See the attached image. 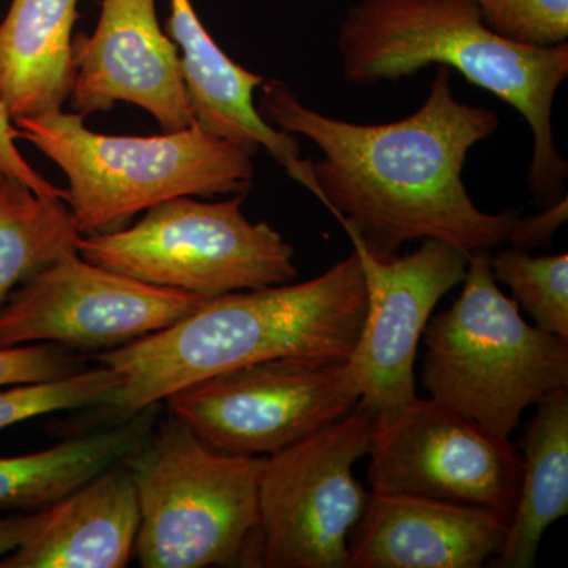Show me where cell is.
Listing matches in <instances>:
<instances>
[{"label": "cell", "instance_id": "ac0fdd59", "mask_svg": "<svg viewBox=\"0 0 568 568\" xmlns=\"http://www.w3.org/2000/svg\"><path fill=\"white\" fill-rule=\"evenodd\" d=\"M160 403L110 428L74 436L36 454L0 458V510H43L61 503L74 489L118 465L152 436Z\"/></svg>", "mask_w": 568, "mask_h": 568}, {"label": "cell", "instance_id": "7402d4cb", "mask_svg": "<svg viewBox=\"0 0 568 568\" xmlns=\"http://www.w3.org/2000/svg\"><path fill=\"white\" fill-rule=\"evenodd\" d=\"M121 373L100 366L47 383L18 384L0 390V429L59 410L108 407L121 388Z\"/></svg>", "mask_w": 568, "mask_h": 568}, {"label": "cell", "instance_id": "7c38bea8", "mask_svg": "<svg viewBox=\"0 0 568 568\" xmlns=\"http://www.w3.org/2000/svg\"><path fill=\"white\" fill-rule=\"evenodd\" d=\"M366 286L364 324L349 364L361 399L354 409L373 418L396 413L417 398V346L437 302L465 280L469 254L425 239L416 252L377 260L351 241Z\"/></svg>", "mask_w": 568, "mask_h": 568}, {"label": "cell", "instance_id": "603a6c76", "mask_svg": "<svg viewBox=\"0 0 568 568\" xmlns=\"http://www.w3.org/2000/svg\"><path fill=\"white\" fill-rule=\"evenodd\" d=\"M489 29L518 43L552 47L568 39V0H474Z\"/></svg>", "mask_w": 568, "mask_h": 568}, {"label": "cell", "instance_id": "4fadbf2b", "mask_svg": "<svg viewBox=\"0 0 568 568\" xmlns=\"http://www.w3.org/2000/svg\"><path fill=\"white\" fill-rule=\"evenodd\" d=\"M71 59V106L82 118L125 102L164 132L194 125L181 54L160 26L155 0H103L95 32L73 39Z\"/></svg>", "mask_w": 568, "mask_h": 568}, {"label": "cell", "instance_id": "5bb4252c", "mask_svg": "<svg viewBox=\"0 0 568 568\" xmlns=\"http://www.w3.org/2000/svg\"><path fill=\"white\" fill-rule=\"evenodd\" d=\"M507 530L474 508L372 491L347 541L349 568H480L503 551Z\"/></svg>", "mask_w": 568, "mask_h": 568}, {"label": "cell", "instance_id": "484cf974", "mask_svg": "<svg viewBox=\"0 0 568 568\" xmlns=\"http://www.w3.org/2000/svg\"><path fill=\"white\" fill-rule=\"evenodd\" d=\"M567 196L558 201V203L549 205L544 212L537 215L518 216L517 226L511 233L508 244L515 248L530 250L537 246L551 245L552 237L558 233L560 226L567 222Z\"/></svg>", "mask_w": 568, "mask_h": 568}, {"label": "cell", "instance_id": "d6986e66", "mask_svg": "<svg viewBox=\"0 0 568 568\" xmlns=\"http://www.w3.org/2000/svg\"><path fill=\"white\" fill-rule=\"evenodd\" d=\"M523 447V478L506 544L488 567H536L545 530L568 511V387L537 403Z\"/></svg>", "mask_w": 568, "mask_h": 568}, {"label": "cell", "instance_id": "d4e9b609", "mask_svg": "<svg viewBox=\"0 0 568 568\" xmlns=\"http://www.w3.org/2000/svg\"><path fill=\"white\" fill-rule=\"evenodd\" d=\"M18 132L9 111L0 102V171L31 186L33 192L44 197H58L63 201V190L52 185L26 162L17 148Z\"/></svg>", "mask_w": 568, "mask_h": 568}, {"label": "cell", "instance_id": "277c9868", "mask_svg": "<svg viewBox=\"0 0 568 568\" xmlns=\"http://www.w3.org/2000/svg\"><path fill=\"white\" fill-rule=\"evenodd\" d=\"M13 123L18 138L69 179L63 203L81 235L121 231L138 213L174 197L245 196L253 186L254 152L197 125L155 136H112L63 111Z\"/></svg>", "mask_w": 568, "mask_h": 568}, {"label": "cell", "instance_id": "ba28073f", "mask_svg": "<svg viewBox=\"0 0 568 568\" xmlns=\"http://www.w3.org/2000/svg\"><path fill=\"white\" fill-rule=\"evenodd\" d=\"M361 399L349 361L274 358L197 381L166 396L168 409L230 457L280 454L347 416Z\"/></svg>", "mask_w": 568, "mask_h": 568}, {"label": "cell", "instance_id": "44dd1931", "mask_svg": "<svg viewBox=\"0 0 568 568\" xmlns=\"http://www.w3.org/2000/svg\"><path fill=\"white\" fill-rule=\"evenodd\" d=\"M489 264L496 282L510 287L534 325L568 343V254L532 256L510 246L491 254Z\"/></svg>", "mask_w": 568, "mask_h": 568}, {"label": "cell", "instance_id": "8fae6325", "mask_svg": "<svg viewBox=\"0 0 568 568\" xmlns=\"http://www.w3.org/2000/svg\"><path fill=\"white\" fill-rule=\"evenodd\" d=\"M203 301L70 253L0 305V347L54 343L71 351H110L170 327Z\"/></svg>", "mask_w": 568, "mask_h": 568}, {"label": "cell", "instance_id": "3957f363", "mask_svg": "<svg viewBox=\"0 0 568 568\" xmlns=\"http://www.w3.org/2000/svg\"><path fill=\"white\" fill-rule=\"evenodd\" d=\"M351 84L413 77L429 65L467 81L515 108L532 132L528 185L540 203L566 197V160L556 148L552 106L568 77V43H518L489 29L474 0H362L336 37Z\"/></svg>", "mask_w": 568, "mask_h": 568}, {"label": "cell", "instance_id": "9a60e30c", "mask_svg": "<svg viewBox=\"0 0 568 568\" xmlns=\"http://www.w3.org/2000/svg\"><path fill=\"white\" fill-rule=\"evenodd\" d=\"M166 33L178 44L194 125L205 133L268 152L293 181L320 200L313 160L302 159L294 134L265 121L254 103L264 78L235 63L205 31L190 0H171Z\"/></svg>", "mask_w": 568, "mask_h": 568}, {"label": "cell", "instance_id": "9c48e42d", "mask_svg": "<svg viewBox=\"0 0 568 568\" xmlns=\"http://www.w3.org/2000/svg\"><path fill=\"white\" fill-rule=\"evenodd\" d=\"M373 417L353 409L280 454L260 477V566L349 568L347 541L369 493L354 477Z\"/></svg>", "mask_w": 568, "mask_h": 568}, {"label": "cell", "instance_id": "5b68a950", "mask_svg": "<svg viewBox=\"0 0 568 568\" xmlns=\"http://www.w3.org/2000/svg\"><path fill=\"white\" fill-rule=\"evenodd\" d=\"M489 256L469 257L462 295L429 317L422 381L432 399L510 440L529 406L568 387V343L526 323Z\"/></svg>", "mask_w": 568, "mask_h": 568}, {"label": "cell", "instance_id": "cb8c5ba5", "mask_svg": "<svg viewBox=\"0 0 568 568\" xmlns=\"http://www.w3.org/2000/svg\"><path fill=\"white\" fill-rule=\"evenodd\" d=\"M80 372L81 358L54 343L0 347V388L47 383Z\"/></svg>", "mask_w": 568, "mask_h": 568}, {"label": "cell", "instance_id": "4316f807", "mask_svg": "<svg viewBox=\"0 0 568 568\" xmlns=\"http://www.w3.org/2000/svg\"><path fill=\"white\" fill-rule=\"evenodd\" d=\"M47 517V508L32 514L0 518V559L13 552L22 541L32 536Z\"/></svg>", "mask_w": 568, "mask_h": 568}, {"label": "cell", "instance_id": "2e32d148", "mask_svg": "<svg viewBox=\"0 0 568 568\" xmlns=\"http://www.w3.org/2000/svg\"><path fill=\"white\" fill-rule=\"evenodd\" d=\"M140 529V503L125 459L47 508L32 536L0 568H123Z\"/></svg>", "mask_w": 568, "mask_h": 568}, {"label": "cell", "instance_id": "30bf717a", "mask_svg": "<svg viewBox=\"0 0 568 568\" xmlns=\"http://www.w3.org/2000/svg\"><path fill=\"white\" fill-rule=\"evenodd\" d=\"M368 455L373 493L443 500L507 526L514 518L523 478L518 448L435 399L417 396L373 418Z\"/></svg>", "mask_w": 568, "mask_h": 568}, {"label": "cell", "instance_id": "6da1fadb", "mask_svg": "<svg viewBox=\"0 0 568 568\" xmlns=\"http://www.w3.org/2000/svg\"><path fill=\"white\" fill-rule=\"evenodd\" d=\"M261 115L283 132L313 142L320 201L377 260L398 256L407 242H446L469 256L510 241L519 213L478 209L463 182L467 153L493 136L499 118L459 102L450 69L439 67L425 102L388 123H354L305 106L278 80L261 84Z\"/></svg>", "mask_w": 568, "mask_h": 568}, {"label": "cell", "instance_id": "8992f818", "mask_svg": "<svg viewBox=\"0 0 568 568\" xmlns=\"http://www.w3.org/2000/svg\"><path fill=\"white\" fill-rule=\"evenodd\" d=\"M263 459L220 454L171 414L125 459L140 503V566H260Z\"/></svg>", "mask_w": 568, "mask_h": 568}, {"label": "cell", "instance_id": "ffe728a7", "mask_svg": "<svg viewBox=\"0 0 568 568\" xmlns=\"http://www.w3.org/2000/svg\"><path fill=\"white\" fill-rule=\"evenodd\" d=\"M81 237L62 200L0 171V305L41 268L77 253Z\"/></svg>", "mask_w": 568, "mask_h": 568}, {"label": "cell", "instance_id": "52a82bcc", "mask_svg": "<svg viewBox=\"0 0 568 568\" xmlns=\"http://www.w3.org/2000/svg\"><path fill=\"white\" fill-rule=\"evenodd\" d=\"M244 197H174L153 205L133 226L82 235L78 253L142 283L201 298L294 282L293 245L267 222H250Z\"/></svg>", "mask_w": 568, "mask_h": 568}, {"label": "cell", "instance_id": "7a4b0ae2", "mask_svg": "<svg viewBox=\"0 0 568 568\" xmlns=\"http://www.w3.org/2000/svg\"><path fill=\"white\" fill-rule=\"evenodd\" d=\"M366 312L354 252L308 282L205 298L178 323L97 355L123 383L106 416L121 422L197 381L274 361H349Z\"/></svg>", "mask_w": 568, "mask_h": 568}, {"label": "cell", "instance_id": "e0dca14e", "mask_svg": "<svg viewBox=\"0 0 568 568\" xmlns=\"http://www.w3.org/2000/svg\"><path fill=\"white\" fill-rule=\"evenodd\" d=\"M78 0H11L0 22V102L11 121L62 111L73 88Z\"/></svg>", "mask_w": 568, "mask_h": 568}]
</instances>
